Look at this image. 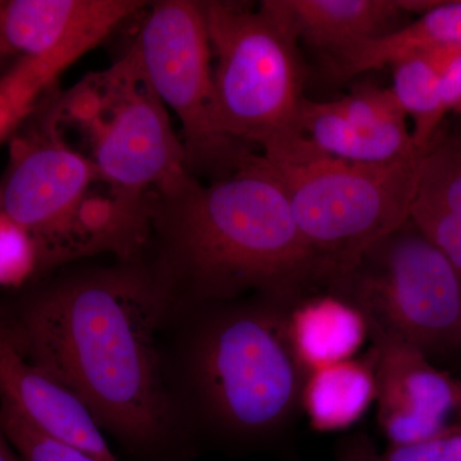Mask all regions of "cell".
<instances>
[{
  "label": "cell",
  "mask_w": 461,
  "mask_h": 461,
  "mask_svg": "<svg viewBox=\"0 0 461 461\" xmlns=\"http://www.w3.org/2000/svg\"><path fill=\"white\" fill-rule=\"evenodd\" d=\"M373 461H461V423L408 445H388Z\"/></svg>",
  "instance_id": "obj_23"
},
{
  "label": "cell",
  "mask_w": 461,
  "mask_h": 461,
  "mask_svg": "<svg viewBox=\"0 0 461 461\" xmlns=\"http://www.w3.org/2000/svg\"><path fill=\"white\" fill-rule=\"evenodd\" d=\"M0 213L32 236L38 278L98 254L136 256L150 241L149 199L114 193L66 140L45 96L9 138Z\"/></svg>",
  "instance_id": "obj_4"
},
{
  "label": "cell",
  "mask_w": 461,
  "mask_h": 461,
  "mask_svg": "<svg viewBox=\"0 0 461 461\" xmlns=\"http://www.w3.org/2000/svg\"><path fill=\"white\" fill-rule=\"evenodd\" d=\"M259 154L320 264L326 293L375 242L409 220L421 153L391 165H360L323 153L293 130L264 142Z\"/></svg>",
  "instance_id": "obj_5"
},
{
  "label": "cell",
  "mask_w": 461,
  "mask_h": 461,
  "mask_svg": "<svg viewBox=\"0 0 461 461\" xmlns=\"http://www.w3.org/2000/svg\"><path fill=\"white\" fill-rule=\"evenodd\" d=\"M288 333L308 373L357 357L369 339L360 312L330 293L315 294L297 303L288 313Z\"/></svg>",
  "instance_id": "obj_16"
},
{
  "label": "cell",
  "mask_w": 461,
  "mask_h": 461,
  "mask_svg": "<svg viewBox=\"0 0 461 461\" xmlns=\"http://www.w3.org/2000/svg\"><path fill=\"white\" fill-rule=\"evenodd\" d=\"M460 366H461V360H460Z\"/></svg>",
  "instance_id": "obj_29"
},
{
  "label": "cell",
  "mask_w": 461,
  "mask_h": 461,
  "mask_svg": "<svg viewBox=\"0 0 461 461\" xmlns=\"http://www.w3.org/2000/svg\"><path fill=\"white\" fill-rule=\"evenodd\" d=\"M213 65L215 114L221 131L239 144L259 148L273 136L297 130L303 67L297 38L264 0L203 2Z\"/></svg>",
  "instance_id": "obj_8"
},
{
  "label": "cell",
  "mask_w": 461,
  "mask_h": 461,
  "mask_svg": "<svg viewBox=\"0 0 461 461\" xmlns=\"http://www.w3.org/2000/svg\"><path fill=\"white\" fill-rule=\"evenodd\" d=\"M377 421L390 445H408L461 423V379L412 346L371 336Z\"/></svg>",
  "instance_id": "obj_10"
},
{
  "label": "cell",
  "mask_w": 461,
  "mask_h": 461,
  "mask_svg": "<svg viewBox=\"0 0 461 461\" xmlns=\"http://www.w3.org/2000/svg\"><path fill=\"white\" fill-rule=\"evenodd\" d=\"M0 420L9 442L23 461H102L45 435L5 402H0Z\"/></svg>",
  "instance_id": "obj_21"
},
{
  "label": "cell",
  "mask_w": 461,
  "mask_h": 461,
  "mask_svg": "<svg viewBox=\"0 0 461 461\" xmlns=\"http://www.w3.org/2000/svg\"><path fill=\"white\" fill-rule=\"evenodd\" d=\"M149 253L173 308L262 296L291 308L326 291L280 182L258 153L235 172L149 196Z\"/></svg>",
  "instance_id": "obj_2"
},
{
  "label": "cell",
  "mask_w": 461,
  "mask_h": 461,
  "mask_svg": "<svg viewBox=\"0 0 461 461\" xmlns=\"http://www.w3.org/2000/svg\"><path fill=\"white\" fill-rule=\"evenodd\" d=\"M47 100L60 127L81 133L90 159L118 195L147 200L193 177L165 103L133 47L72 89H51Z\"/></svg>",
  "instance_id": "obj_6"
},
{
  "label": "cell",
  "mask_w": 461,
  "mask_h": 461,
  "mask_svg": "<svg viewBox=\"0 0 461 461\" xmlns=\"http://www.w3.org/2000/svg\"><path fill=\"white\" fill-rule=\"evenodd\" d=\"M0 461H23L9 442L5 429H3L2 420H0Z\"/></svg>",
  "instance_id": "obj_27"
},
{
  "label": "cell",
  "mask_w": 461,
  "mask_h": 461,
  "mask_svg": "<svg viewBox=\"0 0 461 461\" xmlns=\"http://www.w3.org/2000/svg\"><path fill=\"white\" fill-rule=\"evenodd\" d=\"M409 220L461 275V118H446L420 156Z\"/></svg>",
  "instance_id": "obj_14"
},
{
  "label": "cell",
  "mask_w": 461,
  "mask_h": 461,
  "mask_svg": "<svg viewBox=\"0 0 461 461\" xmlns=\"http://www.w3.org/2000/svg\"><path fill=\"white\" fill-rule=\"evenodd\" d=\"M291 306L250 296L185 309L181 377L189 418L240 447H275L293 436L308 372L288 333Z\"/></svg>",
  "instance_id": "obj_3"
},
{
  "label": "cell",
  "mask_w": 461,
  "mask_h": 461,
  "mask_svg": "<svg viewBox=\"0 0 461 461\" xmlns=\"http://www.w3.org/2000/svg\"><path fill=\"white\" fill-rule=\"evenodd\" d=\"M20 59L21 58H18L16 54L11 50L5 38H3L2 33H0V77L7 74L9 69L16 65Z\"/></svg>",
  "instance_id": "obj_26"
},
{
  "label": "cell",
  "mask_w": 461,
  "mask_h": 461,
  "mask_svg": "<svg viewBox=\"0 0 461 461\" xmlns=\"http://www.w3.org/2000/svg\"><path fill=\"white\" fill-rule=\"evenodd\" d=\"M38 276V249L32 236L0 213V288L20 290Z\"/></svg>",
  "instance_id": "obj_22"
},
{
  "label": "cell",
  "mask_w": 461,
  "mask_h": 461,
  "mask_svg": "<svg viewBox=\"0 0 461 461\" xmlns=\"http://www.w3.org/2000/svg\"><path fill=\"white\" fill-rule=\"evenodd\" d=\"M327 293L360 312L369 338L399 339L438 366H460V272L411 220L375 242Z\"/></svg>",
  "instance_id": "obj_7"
},
{
  "label": "cell",
  "mask_w": 461,
  "mask_h": 461,
  "mask_svg": "<svg viewBox=\"0 0 461 461\" xmlns=\"http://www.w3.org/2000/svg\"><path fill=\"white\" fill-rule=\"evenodd\" d=\"M0 402L36 429L102 461H120L80 400L27 362L0 329Z\"/></svg>",
  "instance_id": "obj_12"
},
{
  "label": "cell",
  "mask_w": 461,
  "mask_h": 461,
  "mask_svg": "<svg viewBox=\"0 0 461 461\" xmlns=\"http://www.w3.org/2000/svg\"><path fill=\"white\" fill-rule=\"evenodd\" d=\"M375 402V368L369 354L308 373L303 414L317 432H339L362 420Z\"/></svg>",
  "instance_id": "obj_18"
},
{
  "label": "cell",
  "mask_w": 461,
  "mask_h": 461,
  "mask_svg": "<svg viewBox=\"0 0 461 461\" xmlns=\"http://www.w3.org/2000/svg\"><path fill=\"white\" fill-rule=\"evenodd\" d=\"M132 47L158 96L180 121L190 176L220 180L257 156L258 151L230 140L218 126L213 54L203 2L151 3Z\"/></svg>",
  "instance_id": "obj_9"
},
{
  "label": "cell",
  "mask_w": 461,
  "mask_h": 461,
  "mask_svg": "<svg viewBox=\"0 0 461 461\" xmlns=\"http://www.w3.org/2000/svg\"><path fill=\"white\" fill-rule=\"evenodd\" d=\"M397 104L412 123L411 138L423 151L445 118L439 108L438 81L441 50L412 51L390 65Z\"/></svg>",
  "instance_id": "obj_19"
},
{
  "label": "cell",
  "mask_w": 461,
  "mask_h": 461,
  "mask_svg": "<svg viewBox=\"0 0 461 461\" xmlns=\"http://www.w3.org/2000/svg\"><path fill=\"white\" fill-rule=\"evenodd\" d=\"M297 131L330 157L360 165H391L420 157L408 123L378 122L330 102L304 99Z\"/></svg>",
  "instance_id": "obj_15"
},
{
  "label": "cell",
  "mask_w": 461,
  "mask_h": 461,
  "mask_svg": "<svg viewBox=\"0 0 461 461\" xmlns=\"http://www.w3.org/2000/svg\"><path fill=\"white\" fill-rule=\"evenodd\" d=\"M297 41L330 58L397 30L403 14H421L432 2L402 0H268Z\"/></svg>",
  "instance_id": "obj_13"
},
{
  "label": "cell",
  "mask_w": 461,
  "mask_h": 461,
  "mask_svg": "<svg viewBox=\"0 0 461 461\" xmlns=\"http://www.w3.org/2000/svg\"><path fill=\"white\" fill-rule=\"evenodd\" d=\"M435 48H461V0L433 2L408 25L330 58V72L338 80H348L393 65L412 51Z\"/></svg>",
  "instance_id": "obj_17"
},
{
  "label": "cell",
  "mask_w": 461,
  "mask_h": 461,
  "mask_svg": "<svg viewBox=\"0 0 461 461\" xmlns=\"http://www.w3.org/2000/svg\"><path fill=\"white\" fill-rule=\"evenodd\" d=\"M109 266L65 267L0 302L23 357L83 402L100 429L156 450L182 426L160 357L171 294L148 248Z\"/></svg>",
  "instance_id": "obj_1"
},
{
  "label": "cell",
  "mask_w": 461,
  "mask_h": 461,
  "mask_svg": "<svg viewBox=\"0 0 461 461\" xmlns=\"http://www.w3.org/2000/svg\"><path fill=\"white\" fill-rule=\"evenodd\" d=\"M62 74L50 57H26L0 77V142L11 138Z\"/></svg>",
  "instance_id": "obj_20"
},
{
  "label": "cell",
  "mask_w": 461,
  "mask_h": 461,
  "mask_svg": "<svg viewBox=\"0 0 461 461\" xmlns=\"http://www.w3.org/2000/svg\"><path fill=\"white\" fill-rule=\"evenodd\" d=\"M441 50L438 99L444 118L461 104V48H438Z\"/></svg>",
  "instance_id": "obj_24"
},
{
  "label": "cell",
  "mask_w": 461,
  "mask_h": 461,
  "mask_svg": "<svg viewBox=\"0 0 461 461\" xmlns=\"http://www.w3.org/2000/svg\"><path fill=\"white\" fill-rule=\"evenodd\" d=\"M140 0H0V33L18 58L72 62L147 7Z\"/></svg>",
  "instance_id": "obj_11"
},
{
  "label": "cell",
  "mask_w": 461,
  "mask_h": 461,
  "mask_svg": "<svg viewBox=\"0 0 461 461\" xmlns=\"http://www.w3.org/2000/svg\"><path fill=\"white\" fill-rule=\"evenodd\" d=\"M377 451L372 437L366 430H357L339 439L333 461H373Z\"/></svg>",
  "instance_id": "obj_25"
},
{
  "label": "cell",
  "mask_w": 461,
  "mask_h": 461,
  "mask_svg": "<svg viewBox=\"0 0 461 461\" xmlns=\"http://www.w3.org/2000/svg\"><path fill=\"white\" fill-rule=\"evenodd\" d=\"M453 114L457 115V117L461 118V104L459 105V107L456 108V111H455Z\"/></svg>",
  "instance_id": "obj_28"
}]
</instances>
